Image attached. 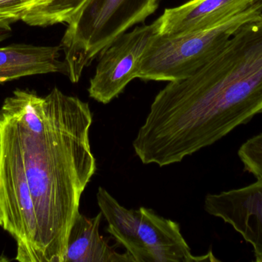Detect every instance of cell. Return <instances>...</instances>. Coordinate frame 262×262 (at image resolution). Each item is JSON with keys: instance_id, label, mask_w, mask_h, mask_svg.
I'll use <instances>...</instances> for the list:
<instances>
[{"instance_id": "2", "label": "cell", "mask_w": 262, "mask_h": 262, "mask_svg": "<svg viewBox=\"0 0 262 262\" xmlns=\"http://www.w3.org/2000/svg\"><path fill=\"white\" fill-rule=\"evenodd\" d=\"M44 102L41 132H31L14 118L36 215L39 262H64L81 195L97 170L90 143L93 115L89 103L58 88Z\"/></svg>"}, {"instance_id": "10", "label": "cell", "mask_w": 262, "mask_h": 262, "mask_svg": "<svg viewBox=\"0 0 262 262\" xmlns=\"http://www.w3.org/2000/svg\"><path fill=\"white\" fill-rule=\"evenodd\" d=\"M61 47L12 44L0 47V85L21 77L48 73L68 75L66 62L60 59Z\"/></svg>"}, {"instance_id": "11", "label": "cell", "mask_w": 262, "mask_h": 262, "mask_svg": "<svg viewBox=\"0 0 262 262\" xmlns=\"http://www.w3.org/2000/svg\"><path fill=\"white\" fill-rule=\"evenodd\" d=\"M100 212L89 218L78 213L70 229L64 262H130L128 254L119 253L100 234Z\"/></svg>"}, {"instance_id": "14", "label": "cell", "mask_w": 262, "mask_h": 262, "mask_svg": "<svg viewBox=\"0 0 262 262\" xmlns=\"http://www.w3.org/2000/svg\"><path fill=\"white\" fill-rule=\"evenodd\" d=\"M26 12V0H0V28L12 29L11 25L23 21Z\"/></svg>"}, {"instance_id": "16", "label": "cell", "mask_w": 262, "mask_h": 262, "mask_svg": "<svg viewBox=\"0 0 262 262\" xmlns=\"http://www.w3.org/2000/svg\"><path fill=\"white\" fill-rule=\"evenodd\" d=\"M3 211H2L1 205H0V226H3Z\"/></svg>"}, {"instance_id": "6", "label": "cell", "mask_w": 262, "mask_h": 262, "mask_svg": "<svg viewBox=\"0 0 262 262\" xmlns=\"http://www.w3.org/2000/svg\"><path fill=\"white\" fill-rule=\"evenodd\" d=\"M0 205L3 227L16 241L15 260L39 262L38 225L15 118L0 109Z\"/></svg>"}, {"instance_id": "15", "label": "cell", "mask_w": 262, "mask_h": 262, "mask_svg": "<svg viewBox=\"0 0 262 262\" xmlns=\"http://www.w3.org/2000/svg\"><path fill=\"white\" fill-rule=\"evenodd\" d=\"M11 32H12V29L0 28V42H3V40L9 38L11 35Z\"/></svg>"}, {"instance_id": "7", "label": "cell", "mask_w": 262, "mask_h": 262, "mask_svg": "<svg viewBox=\"0 0 262 262\" xmlns=\"http://www.w3.org/2000/svg\"><path fill=\"white\" fill-rule=\"evenodd\" d=\"M159 18L149 25L137 26L117 38L100 54L95 75L91 78L89 96L107 104L137 78L140 60L149 42L160 32Z\"/></svg>"}, {"instance_id": "5", "label": "cell", "mask_w": 262, "mask_h": 262, "mask_svg": "<svg viewBox=\"0 0 262 262\" xmlns=\"http://www.w3.org/2000/svg\"><path fill=\"white\" fill-rule=\"evenodd\" d=\"M261 13L262 0H256L212 27L174 35L156 34L143 52L137 78L169 83L190 76L221 50L242 25Z\"/></svg>"}, {"instance_id": "12", "label": "cell", "mask_w": 262, "mask_h": 262, "mask_svg": "<svg viewBox=\"0 0 262 262\" xmlns=\"http://www.w3.org/2000/svg\"><path fill=\"white\" fill-rule=\"evenodd\" d=\"M87 0H26L23 21L30 26L47 27L68 23Z\"/></svg>"}, {"instance_id": "9", "label": "cell", "mask_w": 262, "mask_h": 262, "mask_svg": "<svg viewBox=\"0 0 262 262\" xmlns=\"http://www.w3.org/2000/svg\"><path fill=\"white\" fill-rule=\"evenodd\" d=\"M256 0H189L166 9L160 19V34L174 35L215 26L249 7Z\"/></svg>"}, {"instance_id": "3", "label": "cell", "mask_w": 262, "mask_h": 262, "mask_svg": "<svg viewBox=\"0 0 262 262\" xmlns=\"http://www.w3.org/2000/svg\"><path fill=\"white\" fill-rule=\"evenodd\" d=\"M96 197L108 224L107 232L126 249L133 261H219L212 251L201 256L192 255L176 221L146 208L127 209L103 187L98 188Z\"/></svg>"}, {"instance_id": "17", "label": "cell", "mask_w": 262, "mask_h": 262, "mask_svg": "<svg viewBox=\"0 0 262 262\" xmlns=\"http://www.w3.org/2000/svg\"><path fill=\"white\" fill-rule=\"evenodd\" d=\"M8 261V260L6 259V258H0V261Z\"/></svg>"}, {"instance_id": "13", "label": "cell", "mask_w": 262, "mask_h": 262, "mask_svg": "<svg viewBox=\"0 0 262 262\" xmlns=\"http://www.w3.org/2000/svg\"><path fill=\"white\" fill-rule=\"evenodd\" d=\"M238 155L245 171L256 179H262V133L245 142L238 149Z\"/></svg>"}, {"instance_id": "1", "label": "cell", "mask_w": 262, "mask_h": 262, "mask_svg": "<svg viewBox=\"0 0 262 262\" xmlns=\"http://www.w3.org/2000/svg\"><path fill=\"white\" fill-rule=\"evenodd\" d=\"M261 113L262 13L203 67L158 92L133 147L143 164L170 166Z\"/></svg>"}, {"instance_id": "4", "label": "cell", "mask_w": 262, "mask_h": 262, "mask_svg": "<svg viewBox=\"0 0 262 262\" xmlns=\"http://www.w3.org/2000/svg\"><path fill=\"white\" fill-rule=\"evenodd\" d=\"M160 0H87L68 23L60 46L68 75L79 82L84 69L131 27L144 22Z\"/></svg>"}, {"instance_id": "8", "label": "cell", "mask_w": 262, "mask_h": 262, "mask_svg": "<svg viewBox=\"0 0 262 262\" xmlns=\"http://www.w3.org/2000/svg\"><path fill=\"white\" fill-rule=\"evenodd\" d=\"M204 209L230 225L252 246L255 261L262 262V179L239 189L209 194Z\"/></svg>"}]
</instances>
